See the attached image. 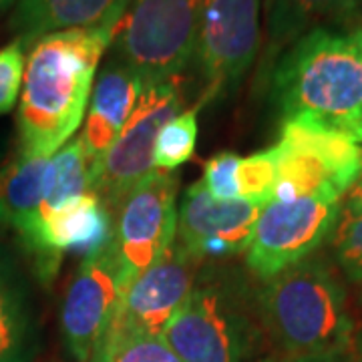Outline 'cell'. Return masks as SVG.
Here are the masks:
<instances>
[{"label": "cell", "instance_id": "obj_1", "mask_svg": "<svg viewBox=\"0 0 362 362\" xmlns=\"http://www.w3.org/2000/svg\"><path fill=\"white\" fill-rule=\"evenodd\" d=\"M113 33V26L71 28L30 45L16 111L18 153L51 157L71 141Z\"/></svg>", "mask_w": 362, "mask_h": 362}, {"label": "cell", "instance_id": "obj_2", "mask_svg": "<svg viewBox=\"0 0 362 362\" xmlns=\"http://www.w3.org/2000/svg\"><path fill=\"white\" fill-rule=\"evenodd\" d=\"M282 123L362 143V54L352 33L318 26L290 45L268 75Z\"/></svg>", "mask_w": 362, "mask_h": 362}, {"label": "cell", "instance_id": "obj_3", "mask_svg": "<svg viewBox=\"0 0 362 362\" xmlns=\"http://www.w3.org/2000/svg\"><path fill=\"white\" fill-rule=\"evenodd\" d=\"M262 328L280 362L349 354L354 320L346 290L322 256H308L256 290Z\"/></svg>", "mask_w": 362, "mask_h": 362}, {"label": "cell", "instance_id": "obj_4", "mask_svg": "<svg viewBox=\"0 0 362 362\" xmlns=\"http://www.w3.org/2000/svg\"><path fill=\"white\" fill-rule=\"evenodd\" d=\"M161 337L183 362H276L256 290L246 274L230 266L204 264Z\"/></svg>", "mask_w": 362, "mask_h": 362}, {"label": "cell", "instance_id": "obj_5", "mask_svg": "<svg viewBox=\"0 0 362 362\" xmlns=\"http://www.w3.org/2000/svg\"><path fill=\"white\" fill-rule=\"evenodd\" d=\"M204 0H131L113 33V57L143 87L175 81L194 61Z\"/></svg>", "mask_w": 362, "mask_h": 362}, {"label": "cell", "instance_id": "obj_6", "mask_svg": "<svg viewBox=\"0 0 362 362\" xmlns=\"http://www.w3.org/2000/svg\"><path fill=\"white\" fill-rule=\"evenodd\" d=\"M276 151V183L272 199L306 195H342L362 173V147L338 133L282 123Z\"/></svg>", "mask_w": 362, "mask_h": 362}, {"label": "cell", "instance_id": "obj_7", "mask_svg": "<svg viewBox=\"0 0 362 362\" xmlns=\"http://www.w3.org/2000/svg\"><path fill=\"white\" fill-rule=\"evenodd\" d=\"M342 197L306 195L296 199H272L262 209L246 250V266L266 282L298 262L312 256L334 232Z\"/></svg>", "mask_w": 362, "mask_h": 362}, {"label": "cell", "instance_id": "obj_8", "mask_svg": "<svg viewBox=\"0 0 362 362\" xmlns=\"http://www.w3.org/2000/svg\"><path fill=\"white\" fill-rule=\"evenodd\" d=\"M259 0H204L194 61L204 81L197 109L235 89L259 52Z\"/></svg>", "mask_w": 362, "mask_h": 362}, {"label": "cell", "instance_id": "obj_9", "mask_svg": "<svg viewBox=\"0 0 362 362\" xmlns=\"http://www.w3.org/2000/svg\"><path fill=\"white\" fill-rule=\"evenodd\" d=\"M183 111L175 81L143 87L125 127L99 161L93 194L113 214L131 189L156 171L153 149L161 127Z\"/></svg>", "mask_w": 362, "mask_h": 362}, {"label": "cell", "instance_id": "obj_10", "mask_svg": "<svg viewBox=\"0 0 362 362\" xmlns=\"http://www.w3.org/2000/svg\"><path fill=\"white\" fill-rule=\"evenodd\" d=\"M177 189V175L156 169L113 209V246L121 264L123 290L175 242Z\"/></svg>", "mask_w": 362, "mask_h": 362}, {"label": "cell", "instance_id": "obj_11", "mask_svg": "<svg viewBox=\"0 0 362 362\" xmlns=\"http://www.w3.org/2000/svg\"><path fill=\"white\" fill-rule=\"evenodd\" d=\"M121 294L123 274L113 244L78 264L61 304V332L73 361L89 362L115 318Z\"/></svg>", "mask_w": 362, "mask_h": 362}, {"label": "cell", "instance_id": "obj_12", "mask_svg": "<svg viewBox=\"0 0 362 362\" xmlns=\"http://www.w3.org/2000/svg\"><path fill=\"white\" fill-rule=\"evenodd\" d=\"M204 264L175 240L156 264L125 286L111 326L161 337L189 296Z\"/></svg>", "mask_w": 362, "mask_h": 362}, {"label": "cell", "instance_id": "obj_13", "mask_svg": "<svg viewBox=\"0 0 362 362\" xmlns=\"http://www.w3.org/2000/svg\"><path fill=\"white\" fill-rule=\"evenodd\" d=\"M270 202H223L207 194L202 181L192 183L177 211L175 240L197 258L223 259L246 252L262 209Z\"/></svg>", "mask_w": 362, "mask_h": 362}, {"label": "cell", "instance_id": "obj_14", "mask_svg": "<svg viewBox=\"0 0 362 362\" xmlns=\"http://www.w3.org/2000/svg\"><path fill=\"white\" fill-rule=\"evenodd\" d=\"M113 244V216L95 194H83L42 218L25 250L42 284H51L66 252L93 258Z\"/></svg>", "mask_w": 362, "mask_h": 362}, {"label": "cell", "instance_id": "obj_15", "mask_svg": "<svg viewBox=\"0 0 362 362\" xmlns=\"http://www.w3.org/2000/svg\"><path fill=\"white\" fill-rule=\"evenodd\" d=\"M143 93V81L135 71L113 57L95 77L89 111L81 139L93 157L101 161L105 151L125 127Z\"/></svg>", "mask_w": 362, "mask_h": 362}, {"label": "cell", "instance_id": "obj_16", "mask_svg": "<svg viewBox=\"0 0 362 362\" xmlns=\"http://www.w3.org/2000/svg\"><path fill=\"white\" fill-rule=\"evenodd\" d=\"M131 0H16L11 14L14 39L28 49L40 37L71 28L113 26Z\"/></svg>", "mask_w": 362, "mask_h": 362}, {"label": "cell", "instance_id": "obj_17", "mask_svg": "<svg viewBox=\"0 0 362 362\" xmlns=\"http://www.w3.org/2000/svg\"><path fill=\"white\" fill-rule=\"evenodd\" d=\"M362 6V0H264V49L258 83L268 81L280 54L300 37L326 23L346 18Z\"/></svg>", "mask_w": 362, "mask_h": 362}, {"label": "cell", "instance_id": "obj_18", "mask_svg": "<svg viewBox=\"0 0 362 362\" xmlns=\"http://www.w3.org/2000/svg\"><path fill=\"white\" fill-rule=\"evenodd\" d=\"M39 320L23 272L0 246V362H35Z\"/></svg>", "mask_w": 362, "mask_h": 362}, {"label": "cell", "instance_id": "obj_19", "mask_svg": "<svg viewBox=\"0 0 362 362\" xmlns=\"http://www.w3.org/2000/svg\"><path fill=\"white\" fill-rule=\"evenodd\" d=\"M49 161L51 157L23 156L16 151L0 169V221L18 233L23 246L39 228Z\"/></svg>", "mask_w": 362, "mask_h": 362}, {"label": "cell", "instance_id": "obj_20", "mask_svg": "<svg viewBox=\"0 0 362 362\" xmlns=\"http://www.w3.org/2000/svg\"><path fill=\"white\" fill-rule=\"evenodd\" d=\"M97 169H99V159L90 156L81 135L73 137L59 151H54L49 161V171H47V187H45V199L40 206V220L47 218L57 207L66 204L69 199L83 194H93Z\"/></svg>", "mask_w": 362, "mask_h": 362}, {"label": "cell", "instance_id": "obj_21", "mask_svg": "<svg viewBox=\"0 0 362 362\" xmlns=\"http://www.w3.org/2000/svg\"><path fill=\"white\" fill-rule=\"evenodd\" d=\"M89 362H183L163 337L109 326Z\"/></svg>", "mask_w": 362, "mask_h": 362}, {"label": "cell", "instance_id": "obj_22", "mask_svg": "<svg viewBox=\"0 0 362 362\" xmlns=\"http://www.w3.org/2000/svg\"><path fill=\"white\" fill-rule=\"evenodd\" d=\"M197 107H192L187 111L183 109L180 115L169 119L156 139V169L171 173L185 161H189L197 143Z\"/></svg>", "mask_w": 362, "mask_h": 362}, {"label": "cell", "instance_id": "obj_23", "mask_svg": "<svg viewBox=\"0 0 362 362\" xmlns=\"http://www.w3.org/2000/svg\"><path fill=\"white\" fill-rule=\"evenodd\" d=\"M334 254L338 266L352 282L362 284V211L344 207L334 228Z\"/></svg>", "mask_w": 362, "mask_h": 362}, {"label": "cell", "instance_id": "obj_24", "mask_svg": "<svg viewBox=\"0 0 362 362\" xmlns=\"http://www.w3.org/2000/svg\"><path fill=\"white\" fill-rule=\"evenodd\" d=\"M238 189L240 199L272 202L276 183V151L274 147L250 157H242L238 165Z\"/></svg>", "mask_w": 362, "mask_h": 362}, {"label": "cell", "instance_id": "obj_25", "mask_svg": "<svg viewBox=\"0 0 362 362\" xmlns=\"http://www.w3.org/2000/svg\"><path fill=\"white\" fill-rule=\"evenodd\" d=\"M26 65V47L14 39L0 49V117L13 111L21 97Z\"/></svg>", "mask_w": 362, "mask_h": 362}, {"label": "cell", "instance_id": "obj_26", "mask_svg": "<svg viewBox=\"0 0 362 362\" xmlns=\"http://www.w3.org/2000/svg\"><path fill=\"white\" fill-rule=\"evenodd\" d=\"M240 159L242 157L232 151H220L207 159L204 165V177L199 180L207 189V194L223 202L240 199V189L235 180Z\"/></svg>", "mask_w": 362, "mask_h": 362}, {"label": "cell", "instance_id": "obj_27", "mask_svg": "<svg viewBox=\"0 0 362 362\" xmlns=\"http://www.w3.org/2000/svg\"><path fill=\"white\" fill-rule=\"evenodd\" d=\"M346 207L352 209H361L362 211V173L358 175V180L352 183V187L349 189V202Z\"/></svg>", "mask_w": 362, "mask_h": 362}, {"label": "cell", "instance_id": "obj_28", "mask_svg": "<svg viewBox=\"0 0 362 362\" xmlns=\"http://www.w3.org/2000/svg\"><path fill=\"white\" fill-rule=\"evenodd\" d=\"M294 362H354V354H337V356H320V358H306V361H294Z\"/></svg>", "mask_w": 362, "mask_h": 362}, {"label": "cell", "instance_id": "obj_29", "mask_svg": "<svg viewBox=\"0 0 362 362\" xmlns=\"http://www.w3.org/2000/svg\"><path fill=\"white\" fill-rule=\"evenodd\" d=\"M352 37H354V40H356V45H358V49H361V54H362V26H358V28H354V30H352Z\"/></svg>", "mask_w": 362, "mask_h": 362}, {"label": "cell", "instance_id": "obj_30", "mask_svg": "<svg viewBox=\"0 0 362 362\" xmlns=\"http://www.w3.org/2000/svg\"><path fill=\"white\" fill-rule=\"evenodd\" d=\"M14 2H16V0H0V13H4L6 8L14 6Z\"/></svg>", "mask_w": 362, "mask_h": 362}, {"label": "cell", "instance_id": "obj_31", "mask_svg": "<svg viewBox=\"0 0 362 362\" xmlns=\"http://www.w3.org/2000/svg\"><path fill=\"white\" fill-rule=\"evenodd\" d=\"M361 362H362V354H361Z\"/></svg>", "mask_w": 362, "mask_h": 362}]
</instances>
